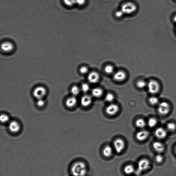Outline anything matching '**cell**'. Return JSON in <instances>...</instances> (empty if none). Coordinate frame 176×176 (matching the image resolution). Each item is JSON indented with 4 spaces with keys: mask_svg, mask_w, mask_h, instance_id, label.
<instances>
[{
    "mask_svg": "<svg viewBox=\"0 0 176 176\" xmlns=\"http://www.w3.org/2000/svg\"><path fill=\"white\" fill-rule=\"evenodd\" d=\"M170 109V106L168 103L163 102L159 104L158 110L160 114L162 115H166L169 113Z\"/></svg>",
    "mask_w": 176,
    "mask_h": 176,
    "instance_id": "7",
    "label": "cell"
},
{
    "mask_svg": "<svg viewBox=\"0 0 176 176\" xmlns=\"http://www.w3.org/2000/svg\"><path fill=\"white\" fill-rule=\"evenodd\" d=\"M153 147L154 150L159 153H163L165 150V146L160 141L154 142L153 144Z\"/></svg>",
    "mask_w": 176,
    "mask_h": 176,
    "instance_id": "17",
    "label": "cell"
},
{
    "mask_svg": "<svg viewBox=\"0 0 176 176\" xmlns=\"http://www.w3.org/2000/svg\"><path fill=\"white\" fill-rule=\"evenodd\" d=\"M175 1H176V0H175Z\"/></svg>",
    "mask_w": 176,
    "mask_h": 176,
    "instance_id": "39",
    "label": "cell"
},
{
    "mask_svg": "<svg viewBox=\"0 0 176 176\" xmlns=\"http://www.w3.org/2000/svg\"><path fill=\"white\" fill-rule=\"evenodd\" d=\"M10 118L6 114H2L0 117V120L3 123H6L9 121Z\"/></svg>",
    "mask_w": 176,
    "mask_h": 176,
    "instance_id": "29",
    "label": "cell"
},
{
    "mask_svg": "<svg viewBox=\"0 0 176 176\" xmlns=\"http://www.w3.org/2000/svg\"><path fill=\"white\" fill-rule=\"evenodd\" d=\"M114 150L113 147L110 145H106L102 149L103 155L106 158L110 157L113 155Z\"/></svg>",
    "mask_w": 176,
    "mask_h": 176,
    "instance_id": "15",
    "label": "cell"
},
{
    "mask_svg": "<svg viewBox=\"0 0 176 176\" xmlns=\"http://www.w3.org/2000/svg\"><path fill=\"white\" fill-rule=\"evenodd\" d=\"M127 78L126 73L123 71H119L114 74L113 78L114 80L118 82L123 81Z\"/></svg>",
    "mask_w": 176,
    "mask_h": 176,
    "instance_id": "11",
    "label": "cell"
},
{
    "mask_svg": "<svg viewBox=\"0 0 176 176\" xmlns=\"http://www.w3.org/2000/svg\"><path fill=\"white\" fill-rule=\"evenodd\" d=\"M100 75L98 72L93 71L88 75V80L89 82L92 84L97 83L100 80Z\"/></svg>",
    "mask_w": 176,
    "mask_h": 176,
    "instance_id": "12",
    "label": "cell"
},
{
    "mask_svg": "<svg viewBox=\"0 0 176 176\" xmlns=\"http://www.w3.org/2000/svg\"><path fill=\"white\" fill-rule=\"evenodd\" d=\"M77 100L76 97L73 96L67 98L66 102V106L69 108L74 107L76 105Z\"/></svg>",
    "mask_w": 176,
    "mask_h": 176,
    "instance_id": "19",
    "label": "cell"
},
{
    "mask_svg": "<svg viewBox=\"0 0 176 176\" xmlns=\"http://www.w3.org/2000/svg\"><path fill=\"white\" fill-rule=\"evenodd\" d=\"M115 99L114 95L111 93H108L106 95L105 100L106 102H112Z\"/></svg>",
    "mask_w": 176,
    "mask_h": 176,
    "instance_id": "27",
    "label": "cell"
},
{
    "mask_svg": "<svg viewBox=\"0 0 176 176\" xmlns=\"http://www.w3.org/2000/svg\"><path fill=\"white\" fill-rule=\"evenodd\" d=\"M146 123L145 120L143 119L139 118L136 120L135 124L137 127L142 128L145 127Z\"/></svg>",
    "mask_w": 176,
    "mask_h": 176,
    "instance_id": "21",
    "label": "cell"
},
{
    "mask_svg": "<svg viewBox=\"0 0 176 176\" xmlns=\"http://www.w3.org/2000/svg\"><path fill=\"white\" fill-rule=\"evenodd\" d=\"M147 84L143 80H140L136 83V86L139 88H143L147 86Z\"/></svg>",
    "mask_w": 176,
    "mask_h": 176,
    "instance_id": "26",
    "label": "cell"
},
{
    "mask_svg": "<svg viewBox=\"0 0 176 176\" xmlns=\"http://www.w3.org/2000/svg\"><path fill=\"white\" fill-rule=\"evenodd\" d=\"M105 72L107 74H111L114 71V67L111 65L107 66L104 69Z\"/></svg>",
    "mask_w": 176,
    "mask_h": 176,
    "instance_id": "28",
    "label": "cell"
},
{
    "mask_svg": "<svg viewBox=\"0 0 176 176\" xmlns=\"http://www.w3.org/2000/svg\"><path fill=\"white\" fill-rule=\"evenodd\" d=\"M121 10L124 14L130 15L137 11V7L134 3L128 2L122 5Z\"/></svg>",
    "mask_w": 176,
    "mask_h": 176,
    "instance_id": "3",
    "label": "cell"
},
{
    "mask_svg": "<svg viewBox=\"0 0 176 176\" xmlns=\"http://www.w3.org/2000/svg\"><path fill=\"white\" fill-rule=\"evenodd\" d=\"M45 104V100L43 99L37 100V105L39 107H44Z\"/></svg>",
    "mask_w": 176,
    "mask_h": 176,
    "instance_id": "32",
    "label": "cell"
},
{
    "mask_svg": "<svg viewBox=\"0 0 176 176\" xmlns=\"http://www.w3.org/2000/svg\"><path fill=\"white\" fill-rule=\"evenodd\" d=\"M86 2V0H76V4L79 6L84 5Z\"/></svg>",
    "mask_w": 176,
    "mask_h": 176,
    "instance_id": "36",
    "label": "cell"
},
{
    "mask_svg": "<svg viewBox=\"0 0 176 176\" xmlns=\"http://www.w3.org/2000/svg\"><path fill=\"white\" fill-rule=\"evenodd\" d=\"M167 129L169 131H174L176 129V124L173 122H169L167 126Z\"/></svg>",
    "mask_w": 176,
    "mask_h": 176,
    "instance_id": "25",
    "label": "cell"
},
{
    "mask_svg": "<svg viewBox=\"0 0 176 176\" xmlns=\"http://www.w3.org/2000/svg\"><path fill=\"white\" fill-rule=\"evenodd\" d=\"M124 14V13H123V12L121 11V10H120V11H116L115 13L116 17L117 18H120L123 16Z\"/></svg>",
    "mask_w": 176,
    "mask_h": 176,
    "instance_id": "35",
    "label": "cell"
},
{
    "mask_svg": "<svg viewBox=\"0 0 176 176\" xmlns=\"http://www.w3.org/2000/svg\"><path fill=\"white\" fill-rule=\"evenodd\" d=\"M47 93L46 89L42 86H38L36 87L33 91V96L37 100L43 99Z\"/></svg>",
    "mask_w": 176,
    "mask_h": 176,
    "instance_id": "6",
    "label": "cell"
},
{
    "mask_svg": "<svg viewBox=\"0 0 176 176\" xmlns=\"http://www.w3.org/2000/svg\"><path fill=\"white\" fill-rule=\"evenodd\" d=\"M92 102V98L89 95H84L81 98V105L84 107H87L90 106Z\"/></svg>",
    "mask_w": 176,
    "mask_h": 176,
    "instance_id": "13",
    "label": "cell"
},
{
    "mask_svg": "<svg viewBox=\"0 0 176 176\" xmlns=\"http://www.w3.org/2000/svg\"><path fill=\"white\" fill-rule=\"evenodd\" d=\"M1 47V50L6 52H11L14 48L13 43L8 41H6L2 43Z\"/></svg>",
    "mask_w": 176,
    "mask_h": 176,
    "instance_id": "16",
    "label": "cell"
},
{
    "mask_svg": "<svg viewBox=\"0 0 176 176\" xmlns=\"http://www.w3.org/2000/svg\"><path fill=\"white\" fill-rule=\"evenodd\" d=\"M148 91L150 93L156 94L159 91L160 86L159 83L155 80H151L147 83Z\"/></svg>",
    "mask_w": 176,
    "mask_h": 176,
    "instance_id": "5",
    "label": "cell"
},
{
    "mask_svg": "<svg viewBox=\"0 0 176 176\" xmlns=\"http://www.w3.org/2000/svg\"><path fill=\"white\" fill-rule=\"evenodd\" d=\"M103 94V91L102 89L96 88H95L92 90V95L96 98H99L102 96Z\"/></svg>",
    "mask_w": 176,
    "mask_h": 176,
    "instance_id": "20",
    "label": "cell"
},
{
    "mask_svg": "<svg viewBox=\"0 0 176 176\" xmlns=\"http://www.w3.org/2000/svg\"><path fill=\"white\" fill-rule=\"evenodd\" d=\"M71 170L73 176H86L88 171L86 164L81 161H77L73 164Z\"/></svg>",
    "mask_w": 176,
    "mask_h": 176,
    "instance_id": "1",
    "label": "cell"
},
{
    "mask_svg": "<svg viewBox=\"0 0 176 176\" xmlns=\"http://www.w3.org/2000/svg\"><path fill=\"white\" fill-rule=\"evenodd\" d=\"M156 162L159 163H160L163 162V156L160 154H158L156 156Z\"/></svg>",
    "mask_w": 176,
    "mask_h": 176,
    "instance_id": "33",
    "label": "cell"
},
{
    "mask_svg": "<svg viewBox=\"0 0 176 176\" xmlns=\"http://www.w3.org/2000/svg\"><path fill=\"white\" fill-rule=\"evenodd\" d=\"M149 135V132L147 130H142L137 132L136 137L138 141H143L147 139Z\"/></svg>",
    "mask_w": 176,
    "mask_h": 176,
    "instance_id": "9",
    "label": "cell"
},
{
    "mask_svg": "<svg viewBox=\"0 0 176 176\" xmlns=\"http://www.w3.org/2000/svg\"><path fill=\"white\" fill-rule=\"evenodd\" d=\"M173 20L174 23H176V14L173 16Z\"/></svg>",
    "mask_w": 176,
    "mask_h": 176,
    "instance_id": "37",
    "label": "cell"
},
{
    "mask_svg": "<svg viewBox=\"0 0 176 176\" xmlns=\"http://www.w3.org/2000/svg\"><path fill=\"white\" fill-rule=\"evenodd\" d=\"M155 134L156 137L159 139H164L167 136V130L163 128H158L156 130Z\"/></svg>",
    "mask_w": 176,
    "mask_h": 176,
    "instance_id": "14",
    "label": "cell"
},
{
    "mask_svg": "<svg viewBox=\"0 0 176 176\" xmlns=\"http://www.w3.org/2000/svg\"><path fill=\"white\" fill-rule=\"evenodd\" d=\"M150 167V163L149 160L146 158H143L138 162L137 168L136 169V175L140 174L148 170Z\"/></svg>",
    "mask_w": 176,
    "mask_h": 176,
    "instance_id": "2",
    "label": "cell"
},
{
    "mask_svg": "<svg viewBox=\"0 0 176 176\" xmlns=\"http://www.w3.org/2000/svg\"><path fill=\"white\" fill-rule=\"evenodd\" d=\"M80 71L81 74H86L88 72V69L86 66H82L80 68Z\"/></svg>",
    "mask_w": 176,
    "mask_h": 176,
    "instance_id": "34",
    "label": "cell"
},
{
    "mask_svg": "<svg viewBox=\"0 0 176 176\" xmlns=\"http://www.w3.org/2000/svg\"><path fill=\"white\" fill-rule=\"evenodd\" d=\"M115 151L118 154L122 153L125 149L126 143L124 140L120 138H118L114 140L113 145Z\"/></svg>",
    "mask_w": 176,
    "mask_h": 176,
    "instance_id": "4",
    "label": "cell"
},
{
    "mask_svg": "<svg viewBox=\"0 0 176 176\" xmlns=\"http://www.w3.org/2000/svg\"><path fill=\"white\" fill-rule=\"evenodd\" d=\"M136 169L132 164H128L124 166V172L126 175H129L135 173Z\"/></svg>",
    "mask_w": 176,
    "mask_h": 176,
    "instance_id": "18",
    "label": "cell"
},
{
    "mask_svg": "<svg viewBox=\"0 0 176 176\" xmlns=\"http://www.w3.org/2000/svg\"><path fill=\"white\" fill-rule=\"evenodd\" d=\"M80 89L77 86H73L71 89V91L73 95L78 96L80 93Z\"/></svg>",
    "mask_w": 176,
    "mask_h": 176,
    "instance_id": "23",
    "label": "cell"
},
{
    "mask_svg": "<svg viewBox=\"0 0 176 176\" xmlns=\"http://www.w3.org/2000/svg\"><path fill=\"white\" fill-rule=\"evenodd\" d=\"M175 153L176 154V146H175Z\"/></svg>",
    "mask_w": 176,
    "mask_h": 176,
    "instance_id": "38",
    "label": "cell"
},
{
    "mask_svg": "<svg viewBox=\"0 0 176 176\" xmlns=\"http://www.w3.org/2000/svg\"><path fill=\"white\" fill-rule=\"evenodd\" d=\"M64 3L69 7L72 6L76 4V0H63Z\"/></svg>",
    "mask_w": 176,
    "mask_h": 176,
    "instance_id": "30",
    "label": "cell"
},
{
    "mask_svg": "<svg viewBox=\"0 0 176 176\" xmlns=\"http://www.w3.org/2000/svg\"><path fill=\"white\" fill-rule=\"evenodd\" d=\"M157 120L154 118H151L149 119L148 122V126L151 128L155 127L157 124Z\"/></svg>",
    "mask_w": 176,
    "mask_h": 176,
    "instance_id": "22",
    "label": "cell"
},
{
    "mask_svg": "<svg viewBox=\"0 0 176 176\" xmlns=\"http://www.w3.org/2000/svg\"><path fill=\"white\" fill-rule=\"evenodd\" d=\"M119 110V107L117 105L112 104L107 107L105 111L108 115L114 116L118 113Z\"/></svg>",
    "mask_w": 176,
    "mask_h": 176,
    "instance_id": "8",
    "label": "cell"
},
{
    "mask_svg": "<svg viewBox=\"0 0 176 176\" xmlns=\"http://www.w3.org/2000/svg\"><path fill=\"white\" fill-rule=\"evenodd\" d=\"M9 129L12 133H18L21 129L20 124L17 121H11L9 124Z\"/></svg>",
    "mask_w": 176,
    "mask_h": 176,
    "instance_id": "10",
    "label": "cell"
},
{
    "mask_svg": "<svg viewBox=\"0 0 176 176\" xmlns=\"http://www.w3.org/2000/svg\"><path fill=\"white\" fill-rule=\"evenodd\" d=\"M81 90L84 93L88 92L90 89V86L88 84L84 83L82 85Z\"/></svg>",
    "mask_w": 176,
    "mask_h": 176,
    "instance_id": "31",
    "label": "cell"
},
{
    "mask_svg": "<svg viewBox=\"0 0 176 176\" xmlns=\"http://www.w3.org/2000/svg\"><path fill=\"white\" fill-rule=\"evenodd\" d=\"M149 102L150 104L153 105H156L159 104V99L156 97H151L149 99Z\"/></svg>",
    "mask_w": 176,
    "mask_h": 176,
    "instance_id": "24",
    "label": "cell"
}]
</instances>
